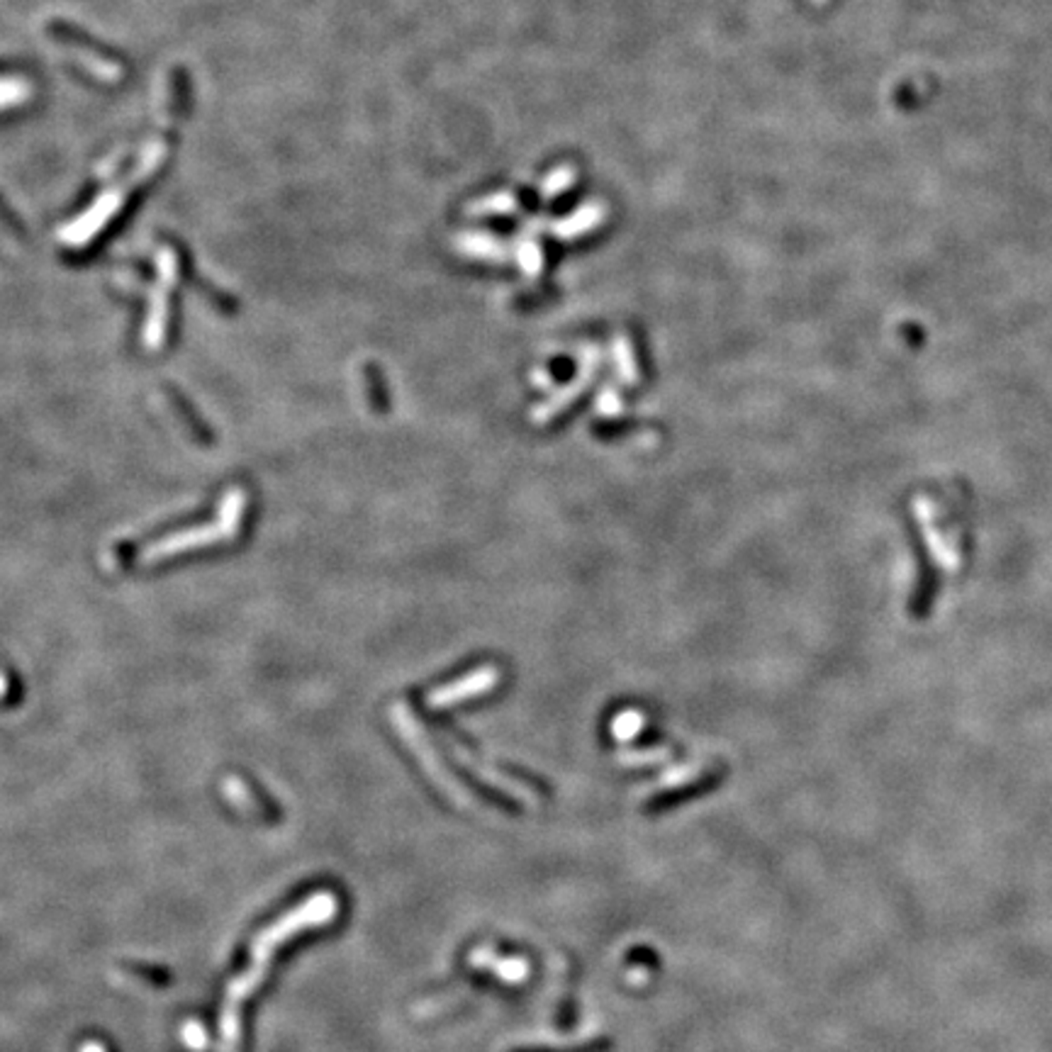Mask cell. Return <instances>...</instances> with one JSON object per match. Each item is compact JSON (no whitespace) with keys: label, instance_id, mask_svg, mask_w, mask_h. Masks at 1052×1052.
Returning <instances> with one entry per match:
<instances>
[{"label":"cell","instance_id":"6da1fadb","mask_svg":"<svg viewBox=\"0 0 1052 1052\" xmlns=\"http://www.w3.org/2000/svg\"><path fill=\"white\" fill-rule=\"evenodd\" d=\"M336 911H339V901H336L334 894L329 892L314 894L313 899H307L305 904H300L295 911H290V914L283 916L281 921L273 923L266 933H261V938L256 940V946H253L252 969H246L244 977H239L237 982L232 984V989H229V1001L227 1008H224V1028L232 1030V1021H234V1028H237L239 1007H242V1001L249 997V991L256 989L261 984V979L266 977L268 960L273 958L275 950H278L283 943H288L290 938H295V936L303 933V930L320 928L324 923L334 921Z\"/></svg>","mask_w":1052,"mask_h":1052},{"label":"cell","instance_id":"7a4b0ae2","mask_svg":"<svg viewBox=\"0 0 1052 1052\" xmlns=\"http://www.w3.org/2000/svg\"><path fill=\"white\" fill-rule=\"evenodd\" d=\"M390 714H392V719H395L397 731H400L402 740L407 743V748H412V753L420 758L422 768L429 772V778L434 779L436 787H439L443 794L453 797V799H456L461 807H468L473 797H471V792H465L463 787L458 785L456 779H453V775H451V772H446V768L439 763V755H436L434 746H432V743L427 740V736H424V731H422L420 721L414 719L412 711L407 710L402 701H397V704H392Z\"/></svg>","mask_w":1052,"mask_h":1052},{"label":"cell","instance_id":"3957f363","mask_svg":"<svg viewBox=\"0 0 1052 1052\" xmlns=\"http://www.w3.org/2000/svg\"><path fill=\"white\" fill-rule=\"evenodd\" d=\"M600 359H602V353L597 351V346H590L588 351H582V353H580V363H582V366H580L578 378L572 382H568V385H563V388H558L549 400H543L541 404H536L534 412H531V422H534V424H549V422H553L558 414L563 412L568 404L575 402V400L585 392V388H588L590 382L595 381Z\"/></svg>","mask_w":1052,"mask_h":1052},{"label":"cell","instance_id":"277c9868","mask_svg":"<svg viewBox=\"0 0 1052 1052\" xmlns=\"http://www.w3.org/2000/svg\"><path fill=\"white\" fill-rule=\"evenodd\" d=\"M500 682V670L495 665H481L473 672H468L463 678H458L451 685H443L427 697V704L432 710H449L463 701H471L475 697L492 692Z\"/></svg>","mask_w":1052,"mask_h":1052},{"label":"cell","instance_id":"5b68a950","mask_svg":"<svg viewBox=\"0 0 1052 1052\" xmlns=\"http://www.w3.org/2000/svg\"><path fill=\"white\" fill-rule=\"evenodd\" d=\"M604 220H607V205L600 200H590L578 210H572V214H568L563 220L551 222V234L558 242H575V239L595 232L597 227H602Z\"/></svg>","mask_w":1052,"mask_h":1052},{"label":"cell","instance_id":"8992f818","mask_svg":"<svg viewBox=\"0 0 1052 1052\" xmlns=\"http://www.w3.org/2000/svg\"><path fill=\"white\" fill-rule=\"evenodd\" d=\"M453 249L461 256L488 261V263H507L510 261L507 244L490 232H458L453 237Z\"/></svg>","mask_w":1052,"mask_h":1052},{"label":"cell","instance_id":"52a82bcc","mask_svg":"<svg viewBox=\"0 0 1052 1052\" xmlns=\"http://www.w3.org/2000/svg\"><path fill=\"white\" fill-rule=\"evenodd\" d=\"M536 234H539V232H531L529 227H521L517 242H514V259H517L521 273H524V278H529V281L539 278L543 271V252Z\"/></svg>","mask_w":1052,"mask_h":1052},{"label":"cell","instance_id":"ba28073f","mask_svg":"<svg viewBox=\"0 0 1052 1052\" xmlns=\"http://www.w3.org/2000/svg\"><path fill=\"white\" fill-rule=\"evenodd\" d=\"M519 207L517 195L511 191H497L490 193L485 198L475 200L465 207L468 217H504V214H514Z\"/></svg>","mask_w":1052,"mask_h":1052},{"label":"cell","instance_id":"9c48e42d","mask_svg":"<svg viewBox=\"0 0 1052 1052\" xmlns=\"http://www.w3.org/2000/svg\"><path fill=\"white\" fill-rule=\"evenodd\" d=\"M611 353H614V363H617L619 378L624 385H639V361H636V351H633L631 339L626 334H617L611 342Z\"/></svg>","mask_w":1052,"mask_h":1052},{"label":"cell","instance_id":"30bf717a","mask_svg":"<svg viewBox=\"0 0 1052 1052\" xmlns=\"http://www.w3.org/2000/svg\"><path fill=\"white\" fill-rule=\"evenodd\" d=\"M575 178H578V171L572 166H556L551 174L543 175V181L539 184V195H541L543 200H553L558 198L561 193L571 191L572 185H575Z\"/></svg>","mask_w":1052,"mask_h":1052},{"label":"cell","instance_id":"8fae6325","mask_svg":"<svg viewBox=\"0 0 1052 1052\" xmlns=\"http://www.w3.org/2000/svg\"><path fill=\"white\" fill-rule=\"evenodd\" d=\"M646 729V714H640L639 710H626L614 717L611 721V736L621 743L633 740L640 731Z\"/></svg>","mask_w":1052,"mask_h":1052},{"label":"cell","instance_id":"7c38bea8","mask_svg":"<svg viewBox=\"0 0 1052 1052\" xmlns=\"http://www.w3.org/2000/svg\"><path fill=\"white\" fill-rule=\"evenodd\" d=\"M624 410H626L624 397H621V392H619L614 385H607V388H602V392L597 395L595 412L600 414V417H604V420H617V417L624 414Z\"/></svg>","mask_w":1052,"mask_h":1052},{"label":"cell","instance_id":"4fadbf2b","mask_svg":"<svg viewBox=\"0 0 1052 1052\" xmlns=\"http://www.w3.org/2000/svg\"><path fill=\"white\" fill-rule=\"evenodd\" d=\"M30 95V85L15 78H0V107H10L23 103Z\"/></svg>","mask_w":1052,"mask_h":1052},{"label":"cell","instance_id":"5bb4252c","mask_svg":"<svg viewBox=\"0 0 1052 1052\" xmlns=\"http://www.w3.org/2000/svg\"><path fill=\"white\" fill-rule=\"evenodd\" d=\"M670 755V750L668 748H650V750H633V753H624L621 758H624L626 763L629 765H649V763H660L663 758H668Z\"/></svg>","mask_w":1052,"mask_h":1052},{"label":"cell","instance_id":"9a60e30c","mask_svg":"<svg viewBox=\"0 0 1052 1052\" xmlns=\"http://www.w3.org/2000/svg\"><path fill=\"white\" fill-rule=\"evenodd\" d=\"M531 382H536L539 388H549V385H551V378H549V373H546V371H541V368H536L534 375H531Z\"/></svg>","mask_w":1052,"mask_h":1052}]
</instances>
